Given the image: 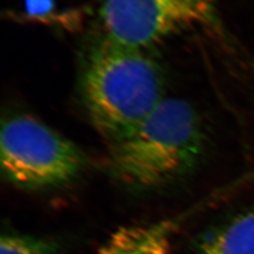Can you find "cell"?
Segmentation results:
<instances>
[{"label":"cell","instance_id":"1","mask_svg":"<svg viewBox=\"0 0 254 254\" xmlns=\"http://www.w3.org/2000/svg\"><path fill=\"white\" fill-rule=\"evenodd\" d=\"M146 51L106 37L86 59L83 102L109 148L132 136L165 99L163 74Z\"/></svg>","mask_w":254,"mask_h":254},{"label":"cell","instance_id":"2","mask_svg":"<svg viewBox=\"0 0 254 254\" xmlns=\"http://www.w3.org/2000/svg\"><path fill=\"white\" fill-rule=\"evenodd\" d=\"M206 149L194 109L185 101L165 98L132 136L110 148L109 167L127 188L154 190L191 175Z\"/></svg>","mask_w":254,"mask_h":254},{"label":"cell","instance_id":"3","mask_svg":"<svg viewBox=\"0 0 254 254\" xmlns=\"http://www.w3.org/2000/svg\"><path fill=\"white\" fill-rule=\"evenodd\" d=\"M1 173L24 190H51L75 181L88 166L69 138L27 114L4 119L0 133Z\"/></svg>","mask_w":254,"mask_h":254},{"label":"cell","instance_id":"4","mask_svg":"<svg viewBox=\"0 0 254 254\" xmlns=\"http://www.w3.org/2000/svg\"><path fill=\"white\" fill-rule=\"evenodd\" d=\"M213 6L214 0H105L101 17L109 40L147 50L206 22Z\"/></svg>","mask_w":254,"mask_h":254},{"label":"cell","instance_id":"5","mask_svg":"<svg viewBox=\"0 0 254 254\" xmlns=\"http://www.w3.org/2000/svg\"><path fill=\"white\" fill-rule=\"evenodd\" d=\"M181 220L170 218L152 224L120 228L96 254H170Z\"/></svg>","mask_w":254,"mask_h":254},{"label":"cell","instance_id":"6","mask_svg":"<svg viewBox=\"0 0 254 254\" xmlns=\"http://www.w3.org/2000/svg\"><path fill=\"white\" fill-rule=\"evenodd\" d=\"M199 250L200 254H254V210L205 236Z\"/></svg>","mask_w":254,"mask_h":254},{"label":"cell","instance_id":"7","mask_svg":"<svg viewBox=\"0 0 254 254\" xmlns=\"http://www.w3.org/2000/svg\"><path fill=\"white\" fill-rule=\"evenodd\" d=\"M60 241L52 237L8 233L0 238V254H59Z\"/></svg>","mask_w":254,"mask_h":254}]
</instances>
